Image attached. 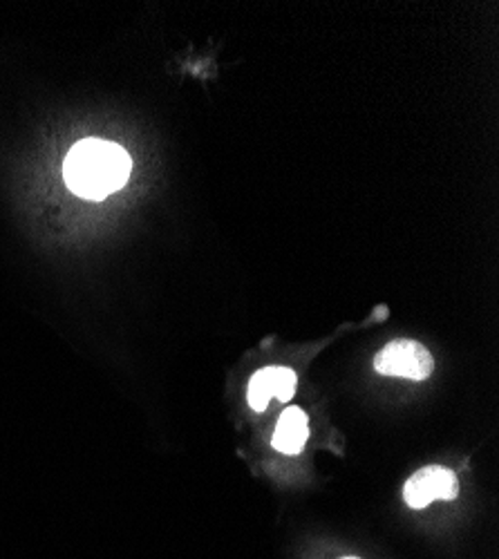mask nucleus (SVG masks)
I'll list each match as a JSON object with an SVG mask.
<instances>
[{
  "mask_svg": "<svg viewBox=\"0 0 499 559\" xmlns=\"http://www.w3.org/2000/svg\"><path fill=\"white\" fill-rule=\"evenodd\" d=\"M130 170V155L119 144L106 139H83L66 157L63 179L74 195L99 202L121 189Z\"/></svg>",
  "mask_w": 499,
  "mask_h": 559,
  "instance_id": "nucleus-1",
  "label": "nucleus"
},
{
  "mask_svg": "<svg viewBox=\"0 0 499 559\" xmlns=\"http://www.w3.org/2000/svg\"><path fill=\"white\" fill-rule=\"evenodd\" d=\"M375 367L383 377L426 381L432 374L435 360L430 352L415 341H394L377 356Z\"/></svg>",
  "mask_w": 499,
  "mask_h": 559,
  "instance_id": "nucleus-2",
  "label": "nucleus"
},
{
  "mask_svg": "<svg viewBox=\"0 0 499 559\" xmlns=\"http://www.w3.org/2000/svg\"><path fill=\"white\" fill-rule=\"evenodd\" d=\"M460 492V481L455 473H450L439 465H428L415 473L403 486V499L411 508H426L437 499H455Z\"/></svg>",
  "mask_w": 499,
  "mask_h": 559,
  "instance_id": "nucleus-3",
  "label": "nucleus"
},
{
  "mask_svg": "<svg viewBox=\"0 0 499 559\" xmlns=\"http://www.w3.org/2000/svg\"><path fill=\"white\" fill-rule=\"evenodd\" d=\"M296 392V374L289 367H264L253 374L249 383V405L262 412L271 396L278 401H292Z\"/></svg>",
  "mask_w": 499,
  "mask_h": 559,
  "instance_id": "nucleus-4",
  "label": "nucleus"
},
{
  "mask_svg": "<svg viewBox=\"0 0 499 559\" xmlns=\"http://www.w3.org/2000/svg\"><path fill=\"white\" fill-rule=\"evenodd\" d=\"M309 439L307 414L300 407H289L283 412L278 428L274 432V448L283 454H298Z\"/></svg>",
  "mask_w": 499,
  "mask_h": 559,
  "instance_id": "nucleus-5",
  "label": "nucleus"
},
{
  "mask_svg": "<svg viewBox=\"0 0 499 559\" xmlns=\"http://www.w3.org/2000/svg\"><path fill=\"white\" fill-rule=\"evenodd\" d=\"M345 559H356V557H345Z\"/></svg>",
  "mask_w": 499,
  "mask_h": 559,
  "instance_id": "nucleus-6",
  "label": "nucleus"
}]
</instances>
